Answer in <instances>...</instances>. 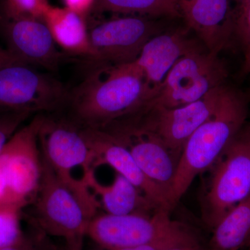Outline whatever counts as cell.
<instances>
[{"label": "cell", "mask_w": 250, "mask_h": 250, "mask_svg": "<svg viewBox=\"0 0 250 250\" xmlns=\"http://www.w3.org/2000/svg\"><path fill=\"white\" fill-rule=\"evenodd\" d=\"M242 250H250V248H246V249Z\"/></svg>", "instance_id": "obj_33"}, {"label": "cell", "mask_w": 250, "mask_h": 250, "mask_svg": "<svg viewBox=\"0 0 250 250\" xmlns=\"http://www.w3.org/2000/svg\"><path fill=\"white\" fill-rule=\"evenodd\" d=\"M45 116L21 126L0 153V208L34 204L42 175L39 132Z\"/></svg>", "instance_id": "obj_4"}, {"label": "cell", "mask_w": 250, "mask_h": 250, "mask_svg": "<svg viewBox=\"0 0 250 250\" xmlns=\"http://www.w3.org/2000/svg\"><path fill=\"white\" fill-rule=\"evenodd\" d=\"M182 18L211 53L232 46L236 11L231 0H177Z\"/></svg>", "instance_id": "obj_14"}, {"label": "cell", "mask_w": 250, "mask_h": 250, "mask_svg": "<svg viewBox=\"0 0 250 250\" xmlns=\"http://www.w3.org/2000/svg\"><path fill=\"white\" fill-rule=\"evenodd\" d=\"M236 1V6H235V11L236 14L240 12L242 10L246 7L247 5L249 3L250 0H234Z\"/></svg>", "instance_id": "obj_30"}, {"label": "cell", "mask_w": 250, "mask_h": 250, "mask_svg": "<svg viewBox=\"0 0 250 250\" xmlns=\"http://www.w3.org/2000/svg\"><path fill=\"white\" fill-rule=\"evenodd\" d=\"M31 115L26 111L8 110L0 116V153Z\"/></svg>", "instance_id": "obj_25"}, {"label": "cell", "mask_w": 250, "mask_h": 250, "mask_svg": "<svg viewBox=\"0 0 250 250\" xmlns=\"http://www.w3.org/2000/svg\"><path fill=\"white\" fill-rule=\"evenodd\" d=\"M65 7L85 17L91 14L96 0H62Z\"/></svg>", "instance_id": "obj_27"}, {"label": "cell", "mask_w": 250, "mask_h": 250, "mask_svg": "<svg viewBox=\"0 0 250 250\" xmlns=\"http://www.w3.org/2000/svg\"><path fill=\"white\" fill-rule=\"evenodd\" d=\"M39 145L41 154L62 182L87 200L98 202L88 186L76 175L78 170L88 182L90 172L96 168L95 154L81 125L45 116Z\"/></svg>", "instance_id": "obj_5"}, {"label": "cell", "mask_w": 250, "mask_h": 250, "mask_svg": "<svg viewBox=\"0 0 250 250\" xmlns=\"http://www.w3.org/2000/svg\"><path fill=\"white\" fill-rule=\"evenodd\" d=\"M182 18L177 0H96L91 14Z\"/></svg>", "instance_id": "obj_20"}, {"label": "cell", "mask_w": 250, "mask_h": 250, "mask_svg": "<svg viewBox=\"0 0 250 250\" xmlns=\"http://www.w3.org/2000/svg\"><path fill=\"white\" fill-rule=\"evenodd\" d=\"M87 184L98 200L100 207L108 214H147L153 208H161L156 207L138 188L120 174H116L111 185H103L97 179L94 170L88 176Z\"/></svg>", "instance_id": "obj_17"}, {"label": "cell", "mask_w": 250, "mask_h": 250, "mask_svg": "<svg viewBox=\"0 0 250 250\" xmlns=\"http://www.w3.org/2000/svg\"><path fill=\"white\" fill-rule=\"evenodd\" d=\"M177 222L170 210L159 208L152 215L96 214L90 220L86 236L106 250H115L146 244L167 232Z\"/></svg>", "instance_id": "obj_11"}, {"label": "cell", "mask_w": 250, "mask_h": 250, "mask_svg": "<svg viewBox=\"0 0 250 250\" xmlns=\"http://www.w3.org/2000/svg\"><path fill=\"white\" fill-rule=\"evenodd\" d=\"M209 250L250 248V195L229 210L213 229Z\"/></svg>", "instance_id": "obj_19"}, {"label": "cell", "mask_w": 250, "mask_h": 250, "mask_svg": "<svg viewBox=\"0 0 250 250\" xmlns=\"http://www.w3.org/2000/svg\"><path fill=\"white\" fill-rule=\"evenodd\" d=\"M226 84L188 104L172 108L143 106L114 123L139 126L152 131L171 151L180 156L190 136L213 114Z\"/></svg>", "instance_id": "obj_8"}, {"label": "cell", "mask_w": 250, "mask_h": 250, "mask_svg": "<svg viewBox=\"0 0 250 250\" xmlns=\"http://www.w3.org/2000/svg\"><path fill=\"white\" fill-rule=\"evenodd\" d=\"M235 38L243 54L239 77L244 78L250 74V0L244 9L236 14Z\"/></svg>", "instance_id": "obj_22"}, {"label": "cell", "mask_w": 250, "mask_h": 250, "mask_svg": "<svg viewBox=\"0 0 250 250\" xmlns=\"http://www.w3.org/2000/svg\"><path fill=\"white\" fill-rule=\"evenodd\" d=\"M157 92L133 62L97 65L68 100L77 123L101 129L139 111Z\"/></svg>", "instance_id": "obj_1"}, {"label": "cell", "mask_w": 250, "mask_h": 250, "mask_svg": "<svg viewBox=\"0 0 250 250\" xmlns=\"http://www.w3.org/2000/svg\"><path fill=\"white\" fill-rule=\"evenodd\" d=\"M246 94L226 84L213 114L190 136L179 157L173 183L167 197L171 210L194 179L213 166L246 123Z\"/></svg>", "instance_id": "obj_2"}, {"label": "cell", "mask_w": 250, "mask_h": 250, "mask_svg": "<svg viewBox=\"0 0 250 250\" xmlns=\"http://www.w3.org/2000/svg\"><path fill=\"white\" fill-rule=\"evenodd\" d=\"M0 250H56L44 234L27 236L22 241L13 246L1 248Z\"/></svg>", "instance_id": "obj_26"}, {"label": "cell", "mask_w": 250, "mask_h": 250, "mask_svg": "<svg viewBox=\"0 0 250 250\" xmlns=\"http://www.w3.org/2000/svg\"><path fill=\"white\" fill-rule=\"evenodd\" d=\"M213 166L203 205L204 220L212 229L250 195V124L244 125Z\"/></svg>", "instance_id": "obj_6"}, {"label": "cell", "mask_w": 250, "mask_h": 250, "mask_svg": "<svg viewBox=\"0 0 250 250\" xmlns=\"http://www.w3.org/2000/svg\"><path fill=\"white\" fill-rule=\"evenodd\" d=\"M70 94L54 77L24 64L0 67V106L31 114L54 111Z\"/></svg>", "instance_id": "obj_9"}, {"label": "cell", "mask_w": 250, "mask_h": 250, "mask_svg": "<svg viewBox=\"0 0 250 250\" xmlns=\"http://www.w3.org/2000/svg\"><path fill=\"white\" fill-rule=\"evenodd\" d=\"M246 95L248 99H250V90H248V93L246 94Z\"/></svg>", "instance_id": "obj_32"}, {"label": "cell", "mask_w": 250, "mask_h": 250, "mask_svg": "<svg viewBox=\"0 0 250 250\" xmlns=\"http://www.w3.org/2000/svg\"><path fill=\"white\" fill-rule=\"evenodd\" d=\"M228 75L219 54L204 49L191 52L176 62L155 96L143 106L172 108L194 103L225 84Z\"/></svg>", "instance_id": "obj_7"}, {"label": "cell", "mask_w": 250, "mask_h": 250, "mask_svg": "<svg viewBox=\"0 0 250 250\" xmlns=\"http://www.w3.org/2000/svg\"><path fill=\"white\" fill-rule=\"evenodd\" d=\"M41 159L42 175L34 202L36 223L46 234L62 238L69 250H82L88 225L100 205L67 187L42 154Z\"/></svg>", "instance_id": "obj_3"}, {"label": "cell", "mask_w": 250, "mask_h": 250, "mask_svg": "<svg viewBox=\"0 0 250 250\" xmlns=\"http://www.w3.org/2000/svg\"><path fill=\"white\" fill-rule=\"evenodd\" d=\"M6 111H8V110L5 109V108L1 107V106H0V116H1V115H2L3 113H4V112Z\"/></svg>", "instance_id": "obj_31"}, {"label": "cell", "mask_w": 250, "mask_h": 250, "mask_svg": "<svg viewBox=\"0 0 250 250\" xmlns=\"http://www.w3.org/2000/svg\"><path fill=\"white\" fill-rule=\"evenodd\" d=\"M102 131L114 136L127 148L143 173L165 193L167 202L180 156L155 134L139 126L115 124Z\"/></svg>", "instance_id": "obj_12"}, {"label": "cell", "mask_w": 250, "mask_h": 250, "mask_svg": "<svg viewBox=\"0 0 250 250\" xmlns=\"http://www.w3.org/2000/svg\"><path fill=\"white\" fill-rule=\"evenodd\" d=\"M22 210L16 207L0 208V249L19 243L25 236L21 227Z\"/></svg>", "instance_id": "obj_21"}, {"label": "cell", "mask_w": 250, "mask_h": 250, "mask_svg": "<svg viewBox=\"0 0 250 250\" xmlns=\"http://www.w3.org/2000/svg\"><path fill=\"white\" fill-rule=\"evenodd\" d=\"M187 228L176 223L167 232L146 244L115 250H166L190 234Z\"/></svg>", "instance_id": "obj_24"}, {"label": "cell", "mask_w": 250, "mask_h": 250, "mask_svg": "<svg viewBox=\"0 0 250 250\" xmlns=\"http://www.w3.org/2000/svg\"><path fill=\"white\" fill-rule=\"evenodd\" d=\"M0 24L7 49L21 62L49 70L59 67L62 54L42 20L4 12L0 18Z\"/></svg>", "instance_id": "obj_13"}, {"label": "cell", "mask_w": 250, "mask_h": 250, "mask_svg": "<svg viewBox=\"0 0 250 250\" xmlns=\"http://www.w3.org/2000/svg\"><path fill=\"white\" fill-rule=\"evenodd\" d=\"M152 18L117 16L99 21L88 28L92 60L98 65H120L134 62L145 44L159 34Z\"/></svg>", "instance_id": "obj_10"}, {"label": "cell", "mask_w": 250, "mask_h": 250, "mask_svg": "<svg viewBox=\"0 0 250 250\" xmlns=\"http://www.w3.org/2000/svg\"><path fill=\"white\" fill-rule=\"evenodd\" d=\"M83 130L95 154V167L109 166L134 184L156 207L168 210L165 193L143 173L124 145L106 131L87 127Z\"/></svg>", "instance_id": "obj_15"}, {"label": "cell", "mask_w": 250, "mask_h": 250, "mask_svg": "<svg viewBox=\"0 0 250 250\" xmlns=\"http://www.w3.org/2000/svg\"><path fill=\"white\" fill-rule=\"evenodd\" d=\"M42 21L58 47L68 53L91 59L93 49L84 17L67 8L51 5Z\"/></svg>", "instance_id": "obj_18"}, {"label": "cell", "mask_w": 250, "mask_h": 250, "mask_svg": "<svg viewBox=\"0 0 250 250\" xmlns=\"http://www.w3.org/2000/svg\"><path fill=\"white\" fill-rule=\"evenodd\" d=\"M187 28H178L164 34H157L145 44L134 61L149 84L159 90L163 81L179 59L191 52L203 50V47L190 35Z\"/></svg>", "instance_id": "obj_16"}, {"label": "cell", "mask_w": 250, "mask_h": 250, "mask_svg": "<svg viewBox=\"0 0 250 250\" xmlns=\"http://www.w3.org/2000/svg\"><path fill=\"white\" fill-rule=\"evenodd\" d=\"M13 64H24L19 59L17 58L9 49L0 48V67Z\"/></svg>", "instance_id": "obj_29"}, {"label": "cell", "mask_w": 250, "mask_h": 250, "mask_svg": "<svg viewBox=\"0 0 250 250\" xmlns=\"http://www.w3.org/2000/svg\"><path fill=\"white\" fill-rule=\"evenodd\" d=\"M50 6L48 0H5L4 11L11 16L42 20Z\"/></svg>", "instance_id": "obj_23"}, {"label": "cell", "mask_w": 250, "mask_h": 250, "mask_svg": "<svg viewBox=\"0 0 250 250\" xmlns=\"http://www.w3.org/2000/svg\"><path fill=\"white\" fill-rule=\"evenodd\" d=\"M166 250H202V249L197 238L192 233H190L182 241Z\"/></svg>", "instance_id": "obj_28"}]
</instances>
